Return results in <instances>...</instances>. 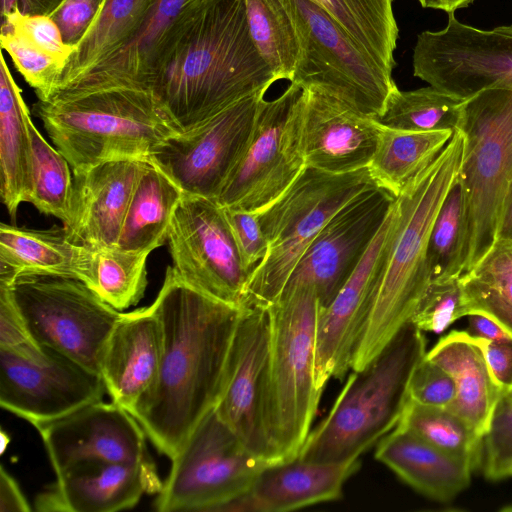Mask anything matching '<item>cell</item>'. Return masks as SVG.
Segmentation results:
<instances>
[{
    "mask_svg": "<svg viewBox=\"0 0 512 512\" xmlns=\"http://www.w3.org/2000/svg\"><path fill=\"white\" fill-rule=\"evenodd\" d=\"M275 81L251 39L245 0H197L162 42L149 89L179 134Z\"/></svg>",
    "mask_w": 512,
    "mask_h": 512,
    "instance_id": "1",
    "label": "cell"
},
{
    "mask_svg": "<svg viewBox=\"0 0 512 512\" xmlns=\"http://www.w3.org/2000/svg\"><path fill=\"white\" fill-rule=\"evenodd\" d=\"M152 306L162 325L163 354L154 388L131 415L171 460L215 407L243 306L193 289L169 267Z\"/></svg>",
    "mask_w": 512,
    "mask_h": 512,
    "instance_id": "2",
    "label": "cell"
},
{
    "mask_svg": "<svg viewBox=\"0 0 512 512\" xmlns=\"http://www.w3.org/2000/svg\"><path fill=\"white\" fill-rule=\"evenodd\" d=\"M463 135L454 133L435 160L395 198V220L379 285L351 369L369 364L414 315L433 281L429 240L436 217L456 185L463 154Z\"/></svg>",
    "mask_w": 512,
    "mask_h": 512,
    "instance_id": "3",
    "label": "cell"
},
{
    "mask_svg": "<svg viewBox=\"0 0 512 512\" xmlns=\"http://www.w3.org/2000/svg\"><path fill=\"white\" fill-rule=\"evenodd\" d=\"M73 171L124 159L147 160L176 134L148 88L106 86L59 92L33 105Z\"/></svg>",
    "mask_w": 512,
    "mask_h": 512,
    "instance_id": "4",
    "label": "cell"
},
{
    "mask_svg": "<svg viewBox=\"0 0 512 512\" xmlns=\"http://www.w3.org/2000/svg\"><path fill=\"white\" fill-rule=\"evenodd\" d=\"M456 128L464 139L460 232L451 268L436 279L466 274L499 239L512 191V90L488 89L466 99Z\"/></svg>",
    "mask_w": 512,
    "mask_h": 512,
    "instance_id": "5",
    "label": "cell"
},
{
    "mask_svg": "<svg viewBox=\"0 0 512 512\" xmlns=\"http://www.w3.org/2000/svg\"><path fill=\"white\" fill-rule=\"evenodd\" d=\"M426 352L424 332L411 320L406 322L369 364L348 376L298 457L341 463L358 459L377 444L398 425L410 400L412 374Z\"/></svg>",
    "mask_w": 512,
    "mask_h": 512,
    "instance_id": "6",
    "label": "cell"
},
{
    "mask_svg": "<svg viewBox=\"0 0 512 512\" xmlns=\"http://www.w3.org/2000/svg\"><path fill=\"white\" fill-rule=\"evenodd\" d=\"M320 303L313 287L287 285L267 307L270 353L266 423L279 462L298 457L318 410L316 334Z\"/></svg>",
    "mask_w": 512,
    "mask_h": 512,
    "instance_id": "7",
    "label": "cell"
},
{
    "mask_svg": "<svg viewBox=\"0 0 512 512\" xmlns=\"http://www.w3.org/2000/svg\"><path fill=\"white\" fill-rule=\"evenodd\" d=\"M377 186L368 167L331 174L308 167L259 214L268 252L250 274L243 306L267 308L282 293L298 262L330 218L367 188Z\"/></svg>",
    "mask_w": 512,
    "mask_h": 512,
    "instance_id": "8",
    "label": "cell"
},
{
    "mask_svg": "<svg viewBox=\"0 0 512 512\" xmlns=\"http://www.w3.org/2000/svg\"><path fill=\"white\" fill-rule=\"evenodd\" d=\"M155 500L161 512H215L245 493L271 463L251 453L210 410L176 455Z\"/></svg>",
    "mask_w": 512,
    "mask_h": 512,
    "instance_id": "9",
    "label": "cell"
},
{
    "mask_svg": "<svg viewBox=\"0 0 512 512\" xmlns=\"http://www.w3.org/2000/svg\"><path fill=\"white\" fill-rule=\"evenodd\" d=\"M304 102L305 88L297 82L276 99L262 100L250 140L215 199L220 206L261 213L298 178L307 166Z\"/></svg>",
    "mask_w": 512,
    "mask_h": 512,
    "instance_id": "10",
    "label": "cell"
},
{
    "mask_svg": "<svg viewBox=\"0 0 512 512\" xmlns=\"http://www.w3.org/2000/svg\"><path fill=\"white\" fill-rule=\"evenodd\" d=\"M11 290L39 345L99 373L102 351L121 311L72 278L24 274L15 279Z\"/></svg>",
    "mask_w": 512,
    "mask_h": 512,
    "instance_id": "11",
    "label": "cell"
},
{
    "mask_svg": "<svg viewBox=\"0 0 512 512\" xmlns=\"http://www.w3.org/2000/svg\"><path fill=\"white\" fill-rule=\"evenodd\" d=\"M300 34L302 54L294 78L304 87L322 88L378 119L397 87L381 67L319 5L311 0H284Z\"/></svg>",
    "mask_w": 512,
    "mask_h": 512,
    "instance_id": "12",
    "label": "cell"
},
{
    "mask_svg": "<svg viewBox=\"0 0 512 512\" xmlns=\"http://www.w3.org/2000/svg\"><path fill=\"white\" fill-rule=\"evenodd\" d=\"M413 75L461 99L488 89L512 90V25L490 30L448 14L446 26L417 35Z\"/></svg>",
    "mask_w": 512,
    "mask_h": 512,
    "instance_id": "13",
    "label": "cell"
},
{
    "mask_svg": "<svg viewBox=\"0 0 512 512\" xmlns=\"http://www.w3.org/2000/svg\"><path fill=\"white\" fill-rule=\"evenodd\" d=\"M172 273L193 289L243 306L248 280L224 209L215 199L183 194L168 232Z\"/></svg>",
    "mask_w": 512,
    "mask_h": 512,
    "instance_id": "14",
    "label": "cell"
},
{
    "mask_svg": "<svg viewBox=\"0 0 512 512\" xmlns=\"http://www.w3.org/2000/svg\"><path fill=\"white\" fill-rule=\"evenodd\" d=\"M266 91L233 103L188 132L166 138L147 160L183 194L216 199L250 140Z\"/></svg>",
    "mask_w": 512,
    "mask_h": 512,
    "instance_id": "15",
    "label": "cell"
},
{
    "mask_svg": "<svg viewBox=\"0 0 512 512\" xmlns=\"http://www.w3.org/2000/svg\"><path fill=\"white\" fill-rule=\"evenodd\" d=\"M270 337L267 308L244 305L214 409L246 449L271 463H279L266 423Z\"/></svg>",
    "mask_w": 512,
    "mask_h": 512,
    "instance_id": "16",
    "label": "cell"
},
{
    "mask_svg": "<svg viewBox=\"0 0 512 512\" xmlns=\"http://www.w3.org/2000/svg\"><path fill=\"white\" fill-rule=\"evenodd\" d=\"M29 360L0 350V405L35 428L103 399L101 375L45 347Z\"/></svg>",
    "mask_w": 512,
    "mask_h": 512,
    "instance_id": "17",
    "label": "cell"
},
{
    "mask_svg": "<svg viewBox=\"0 0 512 512\" xmlns=\"http://www.w3.org/2000/svg\"><path fill=\"white\" fill-rule=\"evenodd\" d=\"M394 200L395 197L378 186L353 197L322 228L286 286L313 287L321 308L326 307L360 263Z\"/></svg>",
    "mask_w": 512,
    "mask_h": 512,
    "instance_id": "18",
    "label": "cell"
},
{
    "mask_svg": "<svg viewBox=\"0 0 512 512\" xmlns=\"http://www.w3.org/2000/svg\"><path fill=\"white\" fill-rule=\"evenodd\" d=\"M395 201V200H394ZM394 202L360 263L334 299L320 308L316 334V383L320 390L331 378L342 380L375 299L392 237Z\"/></svg>",
    "mask_w": 512,
    "mask_h": 512,
    "instance_id": "19",
    "label": "cell"
},
{
    "mask_svg": "<svg viewBox=\"0 0 512 512\" xmlns=\"http://www.w3.org/2000/svg\"><path fill=\"white\" fill-rule=\"evenodd\" d=\"M55 475L86 461L138 462L151 457L138 421L114 402L99 400L36 427Z\"/></svg>",
    "mask_w": 512,
    "mask_h": 512,
    "instance_id": "20",
    "label": "cell"
},
{
    "mask_svg": "<svg viewBox=\"0 0 512 512\" xmlns=\"http://www.w3.org/2000/svg\"><path fill=\"white\" fill-rule=\"evenodd\" d=\"M304 88L302 149L306 165L331 174L367 168L376 149L379 122L322 88Z\"/></svg>",
    "mask_w": 512,
    "mask_h": 512,
    "instance_id": "21",
    "label": "cell"
},
{
    "mask_svg": "<svg viewBox=\"0 0 512 512\" xmlns=\"http://www.w3.org/2000/svg\"><path fill=\"white\" fill-rule=\"evenodd\" d=\"M163 486L152 459L138 462L86 461L56 475L36 499L48 512H114L134 507Z\"/></svg>",
    "mask_w": 512,
    "mask_h": 512,
    "instance_id": "22",
    "label": "cell"
},
{
    "mask_svg": "<svg viewBox=\"0 0 512 512\" xmlns=\"http://www.w3.org/2000/svg\"><path fill=\"white\" fill-rule=\"evenodd\" d=\"M148 160L124 159L73 171L70 238L92 250L117 246L134 187Z\"/></svg>",
    "mask_w": 512,
    "mask_h": 512,
    "instance_id": "23",
    "label": "cell"
},
{
    "mask_svg": "<svg viewBox=\"0 0 512 512\" xmlns=\"http://www.w3.org/2000/svg\"><path fill=\"white\" fill-rule=\"evenodd\" d=\"M162 354V325L153 306L122 313L99 364L111 401L132 414L154 388Z\"/></svg>",
    "mask_w": 512,
    "mask_h": 512,
    "instance_id": "24",
    "label": "cell"
},
{
    "mask_svg": "<svg viewBox=\"0 0 512 512\" xmlns=\"http://www.w3.org/2000/svg\"><path fill=\"white\" fill-rule=\"evenodd\" d=\"M196 1L144 0L122 37L89 68L53 94L119 85L149 89L162 42L174 22Z\"/></svg>",
    "mask_w": 512,
    "mask_h": 512,
    "instance_id": "25",
    "label": "cell"
},
{
    "mask_svg": "<svg viewBox=\"0 0 512 512\" xmlns=\"http://www.w3.org/2000/svg\"><path fill=\"white\" fill-rule=\"evenodd\" d=\"M360 460L309 462L299 457L269 465L251 487L215 512H286L337 500Z\"/></svg>",
    "mask_w": 512,
    "mask_h": 512,
    "instance_id": "26",
    "label": "cell"
},
{
    "mask_svg": "<svg viewBox=\"0 0 512 512\" xmlns=\"http://www.w3.org/2000/svg\"><path fill=\"white\" fill-rule=\"evenodd\" d=\"M95 250L75 243L65 227L37 230L0 225V282L12 284L24 274L77 279L92 290Z\"/></svg>",
    "mask_w": 512,
    "mask_h": 512,
    "instance_id": "27",
    "label": "cell"
},
{
    "mask_svg": "<svg viewBox=\"0 0 512 512\" xmlns=\"http://www.w3.org/2000/svg\"><path fill=\"white\" fill-rule=\"evenodd\" d=\"M375 458L414 490L439 502H449L471 482L476 467L397 425L377 444Z\"/></svg>",
    "mask_w": 512,
    "mask_h": 512,
    "instance_id": "28",
    "label": "cell"
},
{
    "mask_svg": "<svg viewBox=\"0 0 512 512\" xmlns=\"http://www.w3.org/2000/svg\"><path fill=\"white\" fill-rule=\"evenodd\" d=\"M426 358L445 369L455 382L456 397L446 408L484 436L503 389L488 366L483 339L467 330H452L426 352Z\"/></svg>",
    "mask_w": 512,
    "mask_h": 512,
    "instance_id": "29",
    "label": "cell"
},
{
    "mask_svg": "<svg viewBox=\"0 0 512 512\" xmlns=\"http://www.w3.org/2000/svg\"><path fill=\"white\" fill-rule=\"evenodd\" d=\"M30 111L7 66L0 60V192L11 217L30 192Z\"/></svg>",
    "mask_w": 512,
    "mask_h": 512,
    "instance_id": "30",
    "label": "cell"
},
{
    "mask_svg": "<svg viewBox=\"0 0 512 512\" xmlns=\"http://www.w3.org/2000/svg\"><path fill=\"white\" fill-rule=\"evenodd\" d=\"M182 196L179 187L148 161L134 187L117 247L150 254L162 246Z\"/></svg>",
    "mask_w": 512,
    "mask_h": 512,
    "instance_id": "31",
    "label": "cell"
},
{
    "mask_svg": "<svg viewBox=\"0 0 512 512\" xmlns=\"http://www.w3.org/2000/svg\"><path fill=\"white\" fill-rule=\"evenodd\" d=\"M453 133L454 129L414 131L380 124L376 149L368 165L372 180L398 197L404 187L435 160Z\"/></svg>",
    "mask_w": 512,
    "mask_h": 512,
    "instance_id": "32",
    "label": "cell"
},
{
    "mask_svg": "<svg viewBox=\"0 0 512 512\" xmlns=\"http://www.w3.org/2000/svg\"><path fill=\"white\" fill-rule=\"evenodd\" d=\"M381 67L392 73L399 29L394 0H311Z\"/></svg>",
    "mask_w": 512,
    "mask_h": 512,
    "instance_id": "33",
    "label": "cell"
},
{
    "mask_svg": "<svg viewBox=\"0 0 512 512\" xmlns=\"http://www.w3.org/2000/svg\"><path fill=\"white\" fill-rule=\"evenodd\" d=\"M251 39L276 80H293L302 54L296 20L284 0H245Z\"/></svg>",
    "mask_w": 512,
    "mask_h": 512,
    "instance_id": "34",
    "label": "cell"
},
{
    "mask_svg": "<svg viewBox=\"0 0 512 512\" xmlns=\"http://www.w3.org/2000/svg\"><path fill=\"white\" fill-rule=\"evenodd\" d=\"M459 279L466 316L484 314L512 333V237L499 238L489 253Z\"/></svg>",
    "mask_w": 512,
    "mask_h": 512,
    "instance_id": "35",
    "label": "cell"
},
{
    "mask_svg": "<svg viewBox=\"0 0 512 512\" xmlns=\"http://www.w3.org/2000/svg\"><path fill=\"white\" fill-rule=\"evenodd\" d=\"M31 143L30 192L27 198L35 208L66 225L71 217L73 177L67 159L53 148L28 119Z\"/></svg>",
    "mask_w": 512,
    "mask_h": 512,
    "instance_id": "36",
    "label": "cell"
},
{
    "mask_svg": "<svg viewBox=\"0 0 512 512\" xmlns=\"http://www.w3.org/2000/svg\"><path fill=\"white\" fill-rule=\"evenodd\" d=\"M465 100L431 85L402 91L396 87L388 97L384 113L377 121L404 130L455 129Z\"/></svg>",
    "mask_w": 512,
    "mask_h": 512,
    "instance_id": "37",
    "label": "cell"
},
{
    "mask_svg": "<svg viewBox=\"0 0 512 512\" xmlns=\"http://www.w3.org/2000/svg\"><path fill=\"white\" fill-rule=\"evenodd\" d=\"M398 425L449 454L469 460L476 469L481 467L483 436L447 408L410 399Z\"/></svg>",
    "mask_w": 512,
    "mask_h": 512,
    "instance_id": "38",
    "label": "cell"
},
{
    "mask_svg": "<svg viewBox=\"0 0 512 512\" xmlns=\"http://www.w3.org/2000/svg\"><path fill=\"white\" fill-rule=\"evenodd\" d=\"M148 255L117 246L96 250L93 290L118 311L137 304L147 287Z\"/></svg>",
    "mask_w": 512,
    "mask_h": 512,
    "instance_id": "39",
    "label": "cell"
},
{
    "mask_svg": "<svg viewBox=\"0 0 512 512\" xmlns=\"http://www.w3.org/2000/svg\"><path fill=\"white\" fill-rule=\"evenodd\" d=\"M143 1H105L84 38L73 48L55 91L89 68L122 37L141 8Z\"/></svg>",
    "mask_w": 512,
    "mask_h": 512,
    "instance_id": "40",
    "label": "cell"
},
{
    "mask_svg": "<svg viewBox=\"0 0 512 512\" xmlns=\"http://www.w3.org/2000/svg\"><path fill=\"white\" fill-rule=\"evenodd\" d=\"M1 47L35 90L39 100H47L57 88L65 61L36 45L24 32L1 24Z\"/></svg>",
    "mask_w": 512,
    "mask_h": 512,
    "instance_id": "41",
    "label": "cell"
},
{
    "mask_svg": "<svg viewBox=\"0 0 512 512\" xmlns=\"http://www.w3.org/2000/svg\"><path fill=\"white\" fill-rule=\"evenodd\" d=\"M466 316L459 277L433 279L411 321L423 332L440 334Z\"/></svg>",
    "mask_w": 512,
    "mask_h": 512,
    "instance_id": "42",
    "label": "cell"
},
{
    "mask_svg": "<svg viewBox=\"0 0 512 512\" xmlns=\"http://www.w3.org/2000/svg\"><path fill=\"white\" fill-rule=\"evenodd\" d=\"M481 467L491 481L507 478L512 467V387L502 391L483 436Z\"/></svg>",
    "mask_w": 512,
    "mask_h": 512,
    "instance_id": "43",
    "label": "cell"
},
{
    "mask_svg": "<svg viewBox=\"0 0 512 512\" xmlns=\"http://www.w3.org/2000/svg\"><path fill=\"white\" fill-rule=\"evenodd\" d=\"M460 219L461 195L456 183L447 195L430 235L428 257L433 279L444 277L453 264L459 239Z\"/></svg>",
    "mask_w": 512,
    "mask_h": 512,
    "instance_id": "44",
    "label": "cell"
},
{
    "mask_svg": "<svg viewBox=\"0 0 512 512\" xmlns=\"http://www.w3.org/2000/svg\"><path fill=\"white\" fill-rule=\"evenodd\" d=\"M0 350L34 360L45 354L31 335L14 300L11 284L0 282Z\"/></svg>",
    "mask_w": 512,
    "mask_h": 512,
    "instance_id": "45",
    "label": "cell"
},
{
    "mask_svg": "<svg viewBox=\"0 0 512 512\" xmlns=\"http://www.w3.org/2000/svg\"><path fill=\"white\" fill-rule=\"evenodd\" d=\"M223 209L241 264L250 276L268 252V241L261 228L259 214L230 207H223Z\"/></svg>",
    "mask_w": 512,
    "mask_h": 512,
    "instance_id": "46",
    "label": "cell"
},
{
    "mask_svg": "<svg viewBox=\"0 0 512 512\" xmlns=\"http://www.w3.org/2000/svg\"><path fill=\"white\" fill-rule=\"evenodd\" d=\"M409 397L423 405L446 408L456 397V385L445 369L425 355L412 374Z\"/></svg>",
    "mask_w": 512,
    "mask_h": 512,
    "instance_id": "47",
    "label": "cell"
},
{
    "mask_svg": "<svg viewBox=\"0 0 512 512\" xmlns=\"http://www.w3.org/2000/svg\"><path fill=\"white\" fill-rule=\"evenodd\" d=\"M106 0H64L50 17L58 25L64 43L75 48L84 38Z\"/></svg>",
    "mask_w": 512,
    "mask_h": 512,
    "instance_id": "48",
    "label": "cell"
},
{
    "mask_svg": "<svg viewBox=\"0 0 512 512\" xmlns=\"http://www.w3.org/2000/svg\"><path fill=\"white\" fill-rule=\"evenodd\" d=\"M1 24L11 25L24 32L36 45L46 52L67 61L73 48L67 46L58 25L50 16H28L13 13L1 18Z\"/></svg>",
    "mask_w": 512,
    "mask_h": 512,
    "instance_id": "49",
    "label": "cell"
},
{
    "mask_svg": "<svg viewBox=\"0 0 512 512\" xmlns=\"http://www.w3.org/2000/svg\"><path fill=\"white\" fill-rule=\"evenodd\" d=\"M483 350L488 366L499 386L512 387V340L490 341L483 339Z\"/></svg>",
    "mask_w": 512,
    "mask_h": 512,
    "instance_id": "50",
    "label": "cell"
},
{
    "mask_svg": "<svg viewBox=\"0 0 512 512\" xmlns=\"http://www.w3.org/2000/svg\"><path fill=\"white\" fill-rule=\"evenodd\" d=\"M31 507L16 480L0 469V512H29Z\"/></svg>",
    "mask_w": 512,
    "mask_h": 512,
    "instance_id": "51",
    "label": "cell"
},
{
    "mask_svg": "<svg viewBox=\"0 0 512 512\" xmlns=\"http://www.w3.org/2000/svg\"><path fill=\"white\" fill-rule=\"evenodd\" d=\"M64 0H0L1 18L13 13L50 16Z\"/></svg>",
    "mask_w": 512,
    "mask_h": 512,
    "instance_id": "52",
    "label": "cell"
},
{
    "mask_svg": "<svg viewBox=\"0 0 512 512\" xmlns=\"http://www.w3.org/2000/svg\"><path fill=\"white\" fill-rule=\"evenodd\" d=\"M467 317L469 328L467 331L471 335L490 341L512 340V333L492 318L480 313H473Z\"/></svg>",
    "mask_w": 512,
    "mask_h": 512,
    "instance_id": "53",
    "label": "cell"
},
{
    "mask_svg": "<svg viewBox=\"0 0 512 512\" xmlns=\"http://www.w3.org/2000/svg\"><path fill=\"white\" fill-rule=\"evenodd\" d=\"M476 0H418L423 8L442 10L448 14L466 8Z\"/></svg>",
    "mask_w": 512,
    "mask_h": 512,
    "instance_id": "54",
    "label": "cell"
},
{
    "mask_svg": "<svg viewBox=\"0 0 512 512\" xmlns=\"http://www.w3.org/2000/svg\"><path fill=\"white\" fill-rule=\"evenodd\" d=\"M506 237H512V191L510 193L504 217L503 222L500 230L499 238H506Z\"/></svg>",
    "mask_w": 512,
    "mask_h": 512,
    "instance_id": "55",
    "label": "cell"
},
{
    "mask_svg": "<svg viewBox=\"0 0 512 512\" xmlns=\"http://www.w3.org/2000/svg\"><path fill=\"white\" fill-rule=\"evenodd\" d=\"M1 439H2L1 452H3L6 448V445L9 443V437L4 433V431H1Z\"/></svg>",
    "mask_w": 512,
    "mask_h": 512,
    "instance_id": "56",
    "label": "cell"
},
{
    "mask_svg": "<svg viewBox=\"0 0 512 512\" xmlns=\"http://www.w3.org/2000/svg\"><path fill=\"white\" fill-rule=\"evenodd\" d=\"M508 477H512V467L510 468V470L508 472Z\"/></svg>",
    "mask_w": 512,
    "mask_h": 512,
    "instance_id": "57",
    "label": "cell"
}]
</instances>
